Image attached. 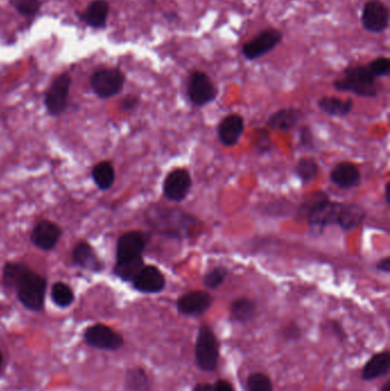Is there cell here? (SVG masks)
I'll return each mask as SVG.
<instances>
[{
	"label": "cell",
	"instance_id": "cell-1",
	"mask_svg": "<svg viewBox=\"0 0 390 391\" xmlns=\"http://www.w3.org/2000/svg\"><path fill=\"white\" fill-rule=\"evenodd\" d=\"M149 222L158 234L179 240L196 237L204 228L199 217L179 208H154L149 214Z\"/></svg>",
	"mask_w": 390,
	"mask_h": 391
},
{
	"label": "cell",
	"instance_id": "cell-2",
	"mask_svg": "<svg viewBox=\"0 0 390 391\" xmlns=\"http://www.w3.org/2000/svg\"><path fill=\"white\" fill-rule=\"evenodd\" d=\"M334 89L339 92H349L361 98H377L379 94L377 78L373 77L367 65L348 67L343 77L334 80Z\"/></svg>",
	"mask_w": 390,
	"mask_h": 391
},
{
	"label": "cell",
	"instance_id": "cell-3",
	"mask_svg": "<svg viewBox=\"0 0 390 391\" xmlns=\"http://www.w3.org/2000/svg\"><path fill=\"white\" fill-rule=\"evenodd\" d=\"M48 280L33 270H28L15 286L18 300L30 312H42L45 305Z\"/></svg>",
	"mask_w": 390,
	"mask_h": 391
},
{
	"label": "cell",
	"instance_id": "cell-4",
	"mask_svg": "<svg viewBox=\"0 0 390 391\" xmlns=\"http://www.w3.org/2000/svg\"><path fill=\"white\" fill-rule=\"evenodd\" d=\"M220 342L210 325L199 327L195 344L196 365L204 372H213L219 365Z\"/></svg>",
	"mask_w": 390,
	"mask_h": 391
},
{
	"label": "cell",
	"instance_id": "cell-5",
	"mask_svg": "<svg viewBox=\"0 0 390 391\" xmlns=\"http://www.w3.org/2000/svg\"><path fill=\"white\" fill-rule=\"evenodd\" d=\"M86 346L104 351H117L124 347V336L106 324H93L83 333Z\"/></svg>",
	"mask_w": 390,
	"mask_h": 391
},
{
	"label": "cell",
	"instance_id": "cell-6",
	"mask_svg": "<svg viewBox=\"0 0 390 391\" xmlns=\"http://www.w3.org/2000/svg\"><path fill=\"white\" fill-rule=\"evenodd\" d=\"M93 92L98 98H110L124 89L125 74L119 68H100L89 78Z\"/></svg>",
	"mask_w": 390,
	"mask_h": 391
},
{
	"label": "cell",
	"instance_id": "cell-7",
	"mask_svg": "<svg viewBox=\"0 0 390 391\" xmlns=\"http://www.w3.org/2000/svg\"><path fill=\"white\" fill-rule=\"evenodd\" d=\"M186 95L195 107H205L218 98V89L208 74L197 70L189 76Z\"/></svg>",
	"mask_w": 390,
	"mask_h": 391
},
{
	"label": "cell",
	"instance_id": "cell-8",
	"mask_svg": "<svg viewBox=\"0 0 390 391\" xmlns=\"http://www.w3.org/2000/svg\"><path fill=\"white\" fill-rule=\"evenodd\" d=\"M71 81L72 79L70 74L63 72L50 84V89L45 95V107L50 116H60L67 109Z\"/></svg>",
	"mask_w": 390,
	"mask_h": 391
},
{
	"label": "cell",
	"instance_id": "cell-9",
	"mask_svg": "<svg viewBox=\"0 0 390 391\" xmlns=\"http://www.w3.org/2000/svg\"><path fill=\"white\" fill-rule=\"evenodd\" d=\"M282 39H283V33L279 30L274 28L264 30L255 38L243 45L242 55L248 61L260 59L272 52L274 48L277 47Z\"/></svg>",
	"mask_w": 390,
	"mask_h": 391
},
{
	"label": "cell",
	"instance_id": "cell-10",
	"mask_svg": "<svg viewBox=\"0 0 390 391\" xmlns=\"http://www.w3.org/2000/svg\"><path fill=\"white\" fill-rule=\"evenodd\" d=\"M192 187V178L186 169H175L166 175L163 184V193L169 202L182 203L189 195Z\"/></svg>",
	"mask_w": 390,
	"mask_h": 391
},
{
	"label": "cell",
	"instance_id": "cell-11",
	"mask_svg": "<svg viewBox=\"0 0 390 391\" xmlns=\"http://www.w3.org/2000/svg\"><path fill=\"white\" fill-rule=\"evenodd\" d=\"M362 27L372 33H382L389 27V9L381 0H369L363 7Z\"/></svg>",
	"mask_w": 390,
	"mask_h": 391
},
{
	"label": "cell",
	"instance_id": "cell-12",
	"mask_svg": "<svg viewBox=\"0 0 390 391\" xmlns=\"http://www.w3.org/2000/svg\"><path fill=\"white\" fill-rule=\"evenodd\" d=\"M213 302L214 299L206 290H191L177 299V309L184 316L199 317L210 310Z\"/></svg>",
	"mask_w": 390,
	"mask_h": 391
},
{
	"label": "cell",
	"instance_id": "cell-13",
	"mask_svg": "<svg viewBox=\"0 0 390 391\" xmlns=\"http://www.w3.org/2000/svg\"><path fill=\"white\" fill-rule=\"evenodd\" d=\"M132 285L140 293L158 294L165 288V276L155 266H145L136 275Z\"/></svg>",
	"mask_w": 390,
	"mask_h": 391
},
{
	"label": "cell",
	"instance_id": "cell-14",
	"mask_svg": "<svg viewBox=\"0 0 390 391\" xmlns=\"http://www.w3.org/2000/svg\"><path fill=\"white\" fill-rule=\"evenodd\" d=\"M148 240V234L142 232H130L123 234L117 243V261L130 260L142 256Z\"/></svg>",
	"mask_w": 390,
	"mask_h": 391
},
{
	"label": "cell",
	"instance_id": "cell-15",
	"mask_svg": "<svg viewBox=\"0 0 390 391\" xmlns=\"http://www.w3.org/2000/svg\"><path fill=\"white\" fill-rule=\"evenodd\" d=\"M245 130V122L238 113H230L218 126V137L222 145L230 148L238 143Z\"/></svg>",
	"mask_w": 390,
	"mask_h": 391
},
{
	"label": "cell",
	"instance_id": "cell-16",
	"mask_svg": "<svg viewBox=\"0 0 390 391\" xmlns=\"http://www.w3.org/2000/svg\"><path fill=\"white\" fill-rule=\"evenodd\" d=\"M61 228L52 221H40L35 225L31 232V242L35 246L43 251H50L57 246V242L61 237Z\"/></svg>",
	"mask_w": 390,
	"mask_h": 391
},
{
	"label": "cell",
	"instance_id": "cell-17",
	"mask_svg": "<svg viewBox=\"0 0 390 391\" xmlns=\"http://www.w3.org/2000/svg\"><path fill=\"white\" fill-rule=\"evenodd\" d=\"M330 180L334 186L341 189H354L361 184V171L355 164L341 162L332 169Z\"/></svg>",
	"mask_w": 390,
	"mask_h": 391
},
{
	"label": "cell",
	"instance_id": "cell-18",
	"mask_svg": "<svg viewBox=\"0 0 390 391\" xmlns=\"http://www.w3.org/2000/svg\"><path fill=\"white\" fill-rule=\"evenodd\" d=\"M110 5L106 0H93L85 11L77 13L80 21L92 29H104L109 18Z\"/></svg>",
	"mask_w": 390,
	"mask_h": 391
},
{
	"label": "cell",
	"instance_id": "cell-19",
	"mask_svg": "<svg viewBox=\"0 0 390 391\" xmlns=\"http://www.w3.org/2000/svg\"><path fill=\"white\" fill-rule=\"evenodd\" d=\"M390 370V353L387 350L374 353L364 365L361 378L364 381H372L379 378L386 377Z\"/></svg>",
	"mask_w": 390,
	"mask_h": 391
},
{
	"label": "cell",
	"instance_id": "cell-20",
	"mask_svg": "<svg viewBox=\"0 0 390 391\" xmlns=\"http://www.w3.org/2000/svg\"><path fill=\"white\" fill-rule=\"evenodd\" d=\"M301 118V110L296 108H284L272 113L267 120V126L272 130L289 132L296 128Z\"/></svg>",
	"mask_w": 390,
	"mask_h": 391
},
{
	"label": "cell",
	"instance_id": "cell-21",
	"mask_svg": "<svg viewBox=\"0 0 390 391\" xmlns=\"http://www.w3.org/2000/svg\"><path fill=\"white\" fill-rule=\"evenodd\" d=\"M72 261L78 267L91 271H100L102 269V264L99 260L98 255L95 253L89 243L80 242L72 251Z\"/></svg>",
	"mask_w": 390,
	"mask_h": 391
},
{
	"label": "cell",
	"instance_id": "cell-22",
	"mask_svg": "<svg viewBox=\"0 0 390 391\" xmlns=\"http://www.w3.org/2000/svg\"><path fill=\"white\" fill-rule=\"evenodd\" d=\"M318 108L328 116L343 118L352 113L354 101L352 98H335V96H323L318 101Z\"/></svg>",
	"mask_w": 390,
	"mask_h": 391
},
{
	"label": "cell",
	"instance_id": "cell-23",
	"mask_svg": "<svg viewBox=\"0 0 390 391\" xmlns=\"http://www.w3.org/2000/svg\"><path fill=\"white\" fill-rule=\"evenodd\" d=\"M365 217H367V212L362 206L357 204H345L343 203L338 227H340L343 232H350L363 225Z\"/></svg>",
	"mask_w": 390,
	"mask_h": 391
},
{
	"label": "cell",
	"instance_id": "cell-24",
	"mask_svg": "<svg viewBox=\"0 0 390 391\" xmlns=\"http://www.w3.org/2000/svg\"><path fill=\"white\" fill-rule=\"evenodd\" d=\"M257 309L255 301L247 298H240L235 300L230 308V318L236 323L246 324L255 320Z\"/></svg>",
	"mask_w": 390,
	"mask_h": 391
},
{
	"label": "cell",
	"instance_id": "cell-25",
	"mask_svg": "<svg viewBox=\"0 0 390 391\" xmlns=\"http://www.w3.org/2000/svg\"><path fill=\"white\" fill-rule=\"evenodd\" d=\"M125 385L130 391H150L151 380L148 372L141 366L128 368L125 373Z\"/></svg>",
	"mask_w": 390,
	"mask_h": 391
},
{
	"label": "cell",
	"instance_id": "cell-26",
	"mask_svg": "<svg viewBox=\"0 0 390 391\" xmlns=\"http://www.w3.org/2000/svg\"><path fill=\"white\" fill-rule=\"evenodd\" d=\"M145 260L143 256L130 259V260L117 261L113 273L123 282H133L136 275L141 271L142 268L145 267Z\"/></svg>",
	"mask_w": 390,
	"mask_h": 391
},
{
	"label": "cell",
	"instance_id": "cell-27",
	"mask_svg": "<svg viewBox=\"0 0 390 391\" xmlns=\"http://www.w3.org/2000/svg\"><path fill=\"white\" fill-rule=\"evenodd\" d=\"M115 176V169L109 162H101L95 165L92 171L93 181L101 190H108L113 187Z\"/></svg>",
	"mask_w": 390,
	"mask_h": 391
},
{
	"label": "cell",
	"instance_id": "cell-28",
	"mask_svg": "<svg viewBox=\"0 0 390 391\" xmlns=\"http://www.w3.org/2000/svg\"><path fill=\"white\" fill-rule=\"evenodd\" d=\"M30 268L27 264L18 262H7L3 268V285L9 290H14L15 286L20 282Z\"/></svg>",
	"mask_w": 390,
	"mask_h": 391
},
{
	"label": "cell",
	"instance_id": "cell-29",
	"mask_svg": "<svg viewBox=\"0 0 390 391\" xmlns=\"http://www.w3.org/2000/svg\"><path fill=\"white\" fill-rule=\"evenodd\" d=\"M296 176L303 184L309 183L316 178L319 173V166L316 160L313 158L305 157L299 159L294 169Z\"/></svg>",
	"mask_w": 390,
	"mask_h": 391
},
{
	"label": "cell",
	"instance_id": "cell-30",
	"mask_svg": "<svg viewBox=\"0 0 390 391\" xmlns=\"http://www.w3.org/2000/svg\"><path fill=\"white\" fill-rule=\"evenodd\" d=\"M50 298L59 308H68L74 301V294L69 285L55 283L50 290Z\"/></svg>",
	"mask_w": 390,
	"mask_h": 391
},
{
	"label": "cell",
	"instance_id": "cell-31",
	"mask_svg": "<svg viewBox=\"0 0 390 391\" xmlns=\"http://www.w3.org/2000/svg\"><path fill=\"white\" fill-rule=\"evenodd\" d=\"M15 11L24 18H35L40 12L42 3L39 0H9Z\"/></svg>",
	"mask_w": 390,
	"mask_h": 391
},
{
	"label": "cell",
	"instance_id": "cell-32",
	"mask_svg": "<svg viewBox=\"0 0 390 391\" xmlns=\"http://www.w3.org/2000/svg\"><path fill=\"white\" fill-rule=\"evenodd\" d=\"M247 391H274L272 380L268 375L260 372L250 374L246 381Z\"/></svg>",
	"mask_w": 390,
	"mask_h": 391
},
{
	"label": "cell",
	"instance_id": "cell-33",
	"mask_svg": "<svg viewBox=\"0 0 390 391\" xmlns=\"http://www.w3.org/2000/svg\"><path fill=\"white\" fill-rule=\"evenodd\" d=\"M227 276V268L222 267V266L213 268L211 271L205 273L204 278H203V284H204L207 290H216V288H219L225 283Z\"/></svg>",
	"mask_w": 390,
	"mask_h": 391
},
{
	"label": "cell",
	"instance_id": "cell-34",
	"mask_svg": "<svg viewBox=\"0 0 390 391\" xmlns=\"http://www.w3.org/2000/svg\"><path fill=\"white\" fill-rule=\"evenodd\" d=\"M253 147L257 154H269L274 148V142L270 137L269 132L267 130H255V137H253Z\"/></svg>",
	"mask_w": 390,
	"mask_h": 391
},
{
	"label": "cell",
	"instance_id": "cell-35",
	"mask_svg": "<svg viewBox=\"0 0 390 391\" xmlns=\"http://www.w3.org/2000/svg\"><path fill=\"white\" fill-rule=\"evenodd\" d=\"M367 67L373 77H386L390 72V60L384 57H378L369 62Z\"/></svg>",
	"mask_w": 390,
	"mask_h": 391
},
{
	"label": "cell",
	"instance_id": "cell-36",
	"mask_svg": "<svg viewBox=\"0 0 390 391\" xmlns=\"http://www.w3.org/2000/svg\"><path fill=\"white\" fill-rule=\"evenodd\" d=\"M299 147L306 152H313L315 149V141H313V130L309 126L305 125L299 130Z\"/></svg>",
	"mask_w": 390,
	"mask_h": 391
},
{
	"label": "cell",
	"instance_id": "cell-37",
	"mask_svg": "<svg viewBox=\"0 0 390 391\" xmlns=\"http://www.w3.org/2000/svg\"><path fill=\"white\" fill-rule=\"evenodd\" d=\"M283 338L287 341H298L302 338V329L296 324H290L283 329Z\"/></svg>",
	"mask_w": 390,
	"mask_h": 391
},
{
	"label": "cell",
	"instance_id": "cell-38",
	"mask_svg": "<svg viewBox=\"0 0 390 391\" xmlns=\"http://www.w3.org/2000/svg\"><path fill=\"white\" fill-rule=\"evenodd\" d=\"M139 98L135 95H128L121 101V108L123 111H130L139 104Z\"/></svg>",
	"mask_w": 390,
	"mask_h": 391
},
{
	"label": "cell",
	"instance_id": "cell-39",
	"mask_svg": "<svg viewBox=\"0 0 390 391\" xmlns=\"http://www.w3.org/2000/svg\"><path fill=\"white\" fill-rule=\"evenodd\" d=\"M212 391H235V389L228 380L220 379L212 385Z\"/></svg>",
	"mask_w": 390,
	"mask_h": 391
},
{
	"label": "cell",
	"instance_id": "cell-40",
	"mask_svg": "<svg viewBox=\"0 0 390 391\" xmlns=\"http://www.w3.org/2000/svg\"><path fill=\"white\" fill-rule=\"evenodd\" d=\"M377 270L380 273H390V258L386 256V258L381 259L377 264Z\"/></svg>",
	"mask_w": 390,
	"mask_h": 391
},
{
	"label": "cell",
	"instance_id": "cell-41",
	"mask_svg": "<svg viewBox=\"0 0 390 391\" xmlns=\"http://www.w3.org/2000/svg\"><path fill=\"white\" fill-rule=\"evenodd\" d=\"M332 331H333L334 335L337 336L338 339H340L341 341L346 340V333L343 331L342 326L338 322H332Z\"/></svg>",
	"mask_w": 390,
	"mask_h": 391
},
{
	"label": "cell",
	"instance_id": "cell-42",
	"mask_svg": "<svg viewBox=\"0 0 390 391\" xmlns=\"http://www.w3.org/2000/svg\"><path fill=\"white\" fill-rule=\"evenodd\" d=\"M164 18H165L166 21L169 22V23H177V22H179V20H180L179 14L175 12L165 13V14H164Z\"/></svg>",
	"mask_w": 390,
	"mask_h": 391
},
{
	"label": "cell",
	"instance_id": "cell-43",
	"mask_svg": "<svg viewBox=\"0 0 390 391\" xmlns=\"http://www.w3.org/2000/svg\"><path fill=\"white\" fill-rule=\"evenodd\" d=\"M192 391H212V385H210V383H197Z\"/></svg>",
	"mask_w": 390,
	"mask_h": 391
},
{
	"label": "cell",
	"instance_id": "cell-44",
	"mask_svg": "<svg viewBox=\"0 0 390 391\" xmlns=\"http://www.w3.org/2000/svg\"><path fill=\"white\" fill-rule=\"evenodd\" d=\"M384 199H386V204L389 206L390 205V199H389V183L386 184V187H384Z\"/></svg>",
	"mask_w": 390,
	"mask_h": 391
},
{
	"label": "cell",
	"instance_id": "cell-45",
	"mask_svg": "<svg viewBox=\"0 0 390 391\" xmlns=\"http://www.w3.org/2000/svg\"><path fill=\"white\" fill-rule=\"evenodd\" d=\"M380 391H390V381H387V382L384 383L381 389H380Z\"/></svg>",
	"mask_w": 390,
	"mask_h": 391
},
{
	"label": "cell",
	"instance_id": "cell-46",
	"mask_svg": "<svg viewBox=\"0 0 390 391\" xmlns=\"http://www.w3.org/2000/svg\"><path fill=\"white\" fill-rule=\"evenodd\" d=\"M4 364V355L3 353H1V350H0V368H1V366H3Z\"/></svg>",
	"mask_w": 390,
	"mask_h": 391
}]
</instances>
